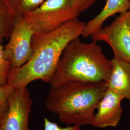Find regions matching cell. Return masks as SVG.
<instances>
[{"instance_id":"1","label":"cell","mask_w":130,"mask_h":130,"mask_svg":"<svg viewBox=\"0 0 130 130\" xmlns=\"http://www.w3.org/2000/svg\"><path fill=\"white\" fill-rule=\"evenodd\" d=\"M85 25L76 18L50 31L35 33L30 59L19 68H11L7 84L14 89L26 88L37 80L50 84L66 47L82 35Z\"/></svg>"},{"instance_id":"2","label":"cell","mask_w":130,"mask_h":130,"mask_svg":"<svg viewBox=\"0 0 130 130\" xmlns=\"http://www.w3.org/2000/svg\"><path fill=\"white\" fill-rule=\"evenodd\" d=\"M107 82H69L51 87L45 108L63 124L91 125L98 104L106 92Z\"/></svg>"},{"instance_id":"16","label":"cell","mask_w":130,"mask_h":130,"mask_svg":"<svg viewBox=\"0 0 130 130\" xmlns=\"http://www.w3.org/2000/svg\"><path fill=\"white\" fill-rule=\"evenodd\" d=\"M96 0H72L75 9L80 14L92 6Z\"/></svg>"},{"instance_id":"9","label":"cell","mask_w":130,"mask_h":130,"mask_svg":"<svg viewBox=\"0 0 130 130\" xmlns=\"http://www.w3.org/2000/svg\"><path fill=\"white\" fill-rule=\"evenodd\" d=\"M112 69L107 82V88L130 101V61L114 56Z\"/></svg>"},{"instance_id":"14","label":"cell","mask_w":130,"mask_h":130,"mask_svg":"<svg viewBox=\"0 0 130 130\" xmlns=\"http://www.w3.org/2000/svg\"><path fill=\"white\" fill-rule=\"evenodd\" d=\"M14 88L6 84L0 86V122L5 116L8 108V98Z\"/></svg>"},{"instance_id":"13","label":"cell","mask_w":130,"mask_h":130,"mask_svg":"<svg viewBox=\"0 0 130 130\" xmlns=\"http://www.w3.org/2000/svg\"><path fill=\"white\" fill-rule=\"evenodd\" d=\"M5 46L0 43V86L7 83V79L12 68L9 61L5 55Z\"/></svg>"},{"instance_id":"10","label":"cell","mask_w":130,"mask_h":130,"mask_svg":"<svg viewBox=\"0 0 130 130\" xmlns=\"http://www.w3.org/2000/svg\"><path fill=\"white\" fill-rule=\"evenodd\" d=\"M130 10V0H107L102 10L92 20L86 23L82 35L84 37L91 36L103 27L107 19L117 13Z\"/></svg>"},{"instance_id":"3","label":"cell","mask_w":130,"mask_h":130,"mask_svg":"<svg viewBox=\"0 0 130 130\" xmlns=\"http://www.w3.org/2000/svg\"><path fill=\"white\" fill-rule=\"evenodd\" d=\"M112 69L111 60L97 42L84 43L76 38L66 47L50 84L54 87L69 82L107 83Z\"/></svg>"},{"instance_id":"5","label":"cell","mask_w":130,"mask_h":130,"mask_svg":"<svg viewBox=\"0 0 130 130\" xmlns=\"http://www.w3.org/2000/svg\"><path fill=\"white\" fill-rule=\"evenodd\" d=\"M93 41L106 42L114 56L130 61V10L120 14L109 25L91 36Z\"/></svg>"},{"instance_id":"4","label":"cell","mask_w":130,"mask_h":130,"mask_svg":"<svg viewBox=\"0 0 130 130\" xmlns=\"http://www.w3.org/2000/svg\"><path fill=\"white\" fill-rule=\"evenodd\" d=\"M79 14L72 0H46L22 16L35 33L54 30L78 18Z\"/></svg>"},{"instance_id":"8","label":"cell","mask_w":130,"mask_h":130,"mask_svg":"<svg viewBox=\"0 0 130 130\" xmlns=\"http://www.w3.org/2000/svg\"><path fill=\"white\" fill-rule=\"evenodd\" d=\"M123 98L107 89L98 104L91 125L98 128L116 127L123 113L121 102Z\"/></svg>"},{"instance_id":"7","label":"cell","mask_w":130,"mask_h":130,"mask_svg":"<svg viewBox=\"0 0 130 130\" xmlns=\"http://www.w3.org/2000/svg\"><path fill=\"white\" fill-rule=\"evenodd\" d=\"M33 101L27 87L14 89L8 98V108L0 122V130H30L29 118Z\"/></svg>"},{"instance_id":"11","label":"cell","mask_w":130,"mask_h":130,"mask_svg":"<svg viewBox=\"0 0 130 130\" xmlns=\"http://www.w3.org/2000/svg\"><path fill=\"white\" fill-rule=\"evenodd\" d=\"M15 17L6 3L0 0V43L9 39L14 26Z\"/></svg>"},{"instance_id":"15","label":"cell","mask_w":130,"mask_h":130,"mask_svg":"<svg viewBox=\"0 0 130 130\" xmlns=\"http://www.w3.org/2000/svg\"><path fill=\"white\" fill-rule=\"evenodd\" d=\"M44 130H82L81 127L69 125L62 127L54 122L49 120L47 118L44 119Z\"/></svg>"},{"instance_id":"6","label":"cell","mask_w":130,"mask_h":130,"mask_svg":"<svg viewBox=\"0 0 130 130\" xmlns=\"http://www.w3.org/2000/svg\"><path fill=\"white\" fill-rule=\"evenodd\" d=\"M34 34L22 15L16 16L9 41L4 48L5 55L13 68L25 64L32 55L31 42Z\"/></svg>"},{"instance_id":"12","label":"cell","mask_w":130,"mask_h":130,"mask_svg":"<svg viewBox=\"0 0 130 130\" xmlns=\"http://www.w3.org/2000/svg\"><path fill=\"white\" fill-rule=\"evenodd\" d=\"M46 0H5L15 16L23 15L37 8Z\"/></svg>"}]
</instances>
